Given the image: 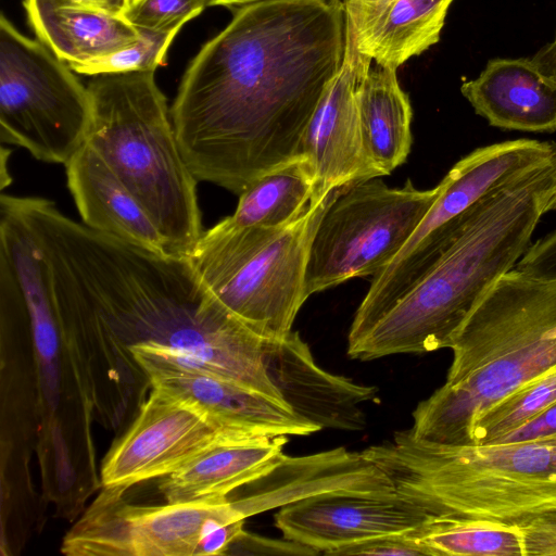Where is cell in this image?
I'll return each instance as SVG.
<instances>
[{"label": "cell", "mask_w": 556, "mask_h": 556, "mask_svg": "<svg viewBox=\"0 0 556 556\" xmlns=\"http://www.w3.org/2000/svg\"><path fill=\"white\" fill-rule=\"evenodd\" d=\"M346 47L344 0L237 8L187 67L170 116L199 181L239 195L302 155V140Z\"/></svg>", "instance_id": "obj_1"}, {"label": "cell", "mask_w": 556, "mask_h": 556, "mask_svg": "<svg viewBox=\"0 0 556 556\" xmlns=\"http://www.w3.org/2000/svg\"><path fill=\"white\" fill-rule=\"evenodd\" d=\"M556 197V152L496 192L437 263L369 329L351 358L427 353L451 345L466 317L531 245Z\"/></svg>", "instance_id": "obj_2"}, {"label": "cell", "mask_w": 556, "mask_h": 556, "mask_svg": "<svg viewBox=\"0 0 556 556\" xmlns=\"http://www.w3.org/2000/svg\"><path fill=\"white\" fill-rule=\"evenodd\" d=\"M445 383L413 413L410 434L441 445L471 444L492 405L556 366V278L504 274L455 332Z\"/></svg>", "instance_id": "obj_3"}, {"label": "cell", "mask_w": 556, "mask_h": 556, "mask_svg": "<svg viewBox=\"0 0 556 556\" xmlns=\"http://www.w3.org/2000/svg\"><path fill=\"white\" fill-rule=\"evenodd\" d=\"M362 452L391 479L399 496L432 517L518 526L556 509V434L441 445L404 430Z\"/></svg>", "instance_id": "obj_4"}, {"label": "cell", "mask_w": 556, "mask_h": 556, "mask_svg": "<svg viewBox=\"0 0 556 556\" xmlns=\"http://www.w3.org/2000/svg\"><path fill=\"white\" fill-rule=\"evenodd\" d=\"M87 88L86 143L144 207L169 251L189 256L204 231L198 180L181 154L155 71L97 75Z\"/></svg>", "instance_id": "obj_5"}, {"label": "cell", "mask_w": 556, "mask_h": 556, "mask_svg": "<svg viewBox=\"0 0 556 556\" xmlns=\"http://www.w3.org/2000/svg\"><path fill=\"white\" fill-rule=\"evenodd\" d=\"M339 190L314 193L306 210L283 226L239 227L225 217L204 230L188 256L201 282L260 334L286 338L308 298L305 275L313 237Z\"/></svg>", "instance_id": "obj_6"}, {"label": "cell", "mask_w": 556, "mask_h": 556, "mask_svg": "<svg viewBox=\"0 0 556 556\" xmlns=\"http://www.w3.org/2000/svg\"><path fill=\"white\" fill-rule=\"evenodd\" d=\"M556 142L517 139L481 147L460 159L441 180L442 191L400 253L371 279L355 312L376 323L444 254L492 197L549 160Z\"/></svg>", "instance_id": "obj_7"}, {"label": "cell", "mask_w": 556, "mask_h": 556, "mask_svg": "<svg viewBox=\"0 0 556 556\" xmlns=\"http://www.w3.org/2000/svg\"><path fill=\"white\" fill-rule=\"evenodd\" d=\"M39 39L0 17V140L38 161L66 163L85 144L88 88Z\"/></svg>", "instance_id": "obj_8"}, {"label": "cell", "mask_w": 556, "mask_h": 556, "mask_svg": "<svg viewBox=\"0 0 556 556\" xmlns=\"http://www.w3.org/2000/svg\"><path fill=\"white\" fill-rule=\"evenodd\" d=\"M410 179L392 188L380 177L340 188L313 237L305 275L307 296L355 277L379 274L400 253L439 198Z\"/></svg>", "instance_id": "obj_9"}, {"label": "cell", "mask_w": 556, "mask_h": 556, "mask_svg": "<svg viewBox=\"0 0 556 556\" xmlns=\"http://www.w3.org/2000/svg\"><path fill=\"white\" fill-rule=\"evenodd\" d=\"M126 489L102 492L65 534L70 556H195L214 529L247 518L230 496L163 505H137Z\"/></svg>", "instance_id": "obj_10"}, {"label": "cell", "mask_w": 556, "mask_h": 556, "mask_svg": "<svg viewBox=\"0 0 556 556\" xmlns=\"http://www.w3.org/2000/svg\"><path fill=\"white\" fill-rule=\"evenodd\" d=\"M127 349L152 390L191 406L226 429L287 437L308 435L321 429L286 402L195 367L169 346L143 341Z\"/></svg>", "instance_id": "obj_11"}, {"label": "cell", "mask_w": 556, "mask_h": 556, "mask_svg": "<svg viewBox=\"0 0 556 556\" xmlns=\"http://www.w3.org/2000/svg\"><path fill=\"white\" fill-rule=\"evenodd\" d=\"M238 434L249 433L226 429L191 406L151 390L130 427L105 455L101 483L127 490L161 479Z\"/></svg>", "instance_id": "obj_12"}, {"label": "cell", "mask_w": 556, "mask_h": 556, "mask_svg": "<svg viewBox=\"0 0 556 556\" xmlns=\"http://www.w3.org/2000/svg\"><path fill=\"white\" fill-rule=\"evenodd\" d=\"M370 65L371 60L357 51L346 24L342 65L327 85L302 140V155L318 194L384 176L367 148L357 101L359 80Z\"/></svg>", "instance_id": "obj_13"}, {"label": "cell", "mask_w": 556, "mask_h": 556, "mask_svg": "<svg viewBox=\"0 0 556 556\" xmlns=\"http://www.w3.org/2000/svg\"><path fill=\"white\" fill-rule=\"evenodd\" d=\"M430 517L397 494L327 495L281 507L275 515V525L283 538L338 556L367 540L417 530Z\"/></svg>", "instance_id": "obj_14"}, {"label": "cell", "mask_w": 556, "mask_h": 556, "mask_svg": "<svg viewBox=\"0 0 556 556\" xmlns=\"http://www.w3.org/2000/svg\"><path fill=\"white\" fill-rule=\"evenodd\" d=\"M240 489V488H239ZM231 496L245 518L300 501L327 495H396L391 479L363 452L337 447L282 459Z\"/></svg>", "instance_id": "obj_15"}, {"label": "cell", "mask_w": 556, "mask_h": 556, "mask_svg": "<svg viewBox=\"0 0 556 556\" xmlns=\"http://www.w3.org/2000/svg\"><path fill=\"white\" fill-rule=\"evenodd\" d=\"M266 363L285 402L300 416L320 428L359 430L365 427L361 404L374 397L377 389L321 369L298 332L270 340Z\"/></svg>", "instance_id": "obj_16"}, {"label": "cell", "mask_w": 556, "mask_h": 556, "mask_svg": "<svg viewBox=\"0 0 556 556\" xmlns=\"http://www.w3.org/2000/svg\"><path fill=\"white\" fill-rule=\"evenodd\" d=\"M460 91L491 126L531 132L556 131V74L536 59H493Z\"/></svg>", "instance_id": "obj_17"}, {"label": "cell", "mask_w": 556, "mask_h": 556, "mask_svg": "<svg viewBox=\"0 0 556 556\" xmlns=\"http://www.w3.org/2000/svg\"><path fill=\"white\" fill-rule=\"evenodd\" d=\"M357 51L381 67L397 70L440 40L453 0H344Z\"/></svg>", "instance_id": "obj_18"}, {"label": "cell", "mask_w": 556, "mask_h": 556, "mask_svg": "<svg viewBox=\"0 0 556 556\" xmlns=\"http://www.w3.org/2000/svg\"><path fill=\"white\" fill-rule=\"evenodd\" d=\"M65 168L84 225L155 253L173 254L144 207L86 142Z\"/></svg>", "instance_id": "obj_19"}, {"label": "cell", "mask_w": 556, "mask_h": 556, "mask_svg": "<svg viewBox=\"0 0 556 556\" xmlns=\"http://www.w3.org/2000/svg\"><path fill=\"white\" fill-rule=\"evenodd\" d=\"M287 442V435L230 437L161 478L159 490L168 503L229 496L273 469L285 456Z\"/></svg>", "instance_id": "obj_20"}, {"label": "cell", "mask_w": 556, "mask_h": 556, "mask_svg": "<svg viewBox=\"0 0 556 556\" xmlns=\"http://www.w3.org/2000/svg\"><path fill=\"white\" fill-rule=\"evenodd\" d=\"M37 38L66 64L87 62L134 45L137 27L123 15L65 0H24Z\"/></svg>", "instance_id": "obj_21"}, {"label": "cell", "mask_w": 556, "mask_h": 556, "mask_svg": "<svg viewBox=\"0 0 556 556\" xmlns=\"http://www.w3.org/2000/svg\"><path fill=\"white\" fill-rule=\"evenodd\" d=\"M357 101L369 153L389 175L406 161L413 142V110L396 70L370 65L359 80Z\"/></svg>", "instance_id": "obj_22"}, {"label": "cell", "mask_w": 556, "mask_h": 556, "mask_svg": "<svg viewBox=\"0 0 556 556\" xmlns=\"http://www.w3.org/2000/svg\"><path fill=\"white\" fill-rule=\"evenodd\" d=\"M315 193L313 174L304 160L274 170L248 186L236 211L227 216L235 226L279 227L296 219Z\"/></svg>", "instance_id": "obj_23"}, {"label": "cell", "mask_w": 556, "mask_h": 556, "mask_svg": "<svg viewBox=\"0 0 556 556\" xmlns=\"http://www.w3.org/2000/svg\"><path fill=\"white\" fill-rule=\"evenodd\" d=\"M416 535L432 556H523L517 526L455 517H430Z\"/></svg>", "instance_id": "obj_24"}, {"label": "cell", "mask_w": 556, "mask_h": 556, "mask_svg": "<svg viewBox=\"0 0 556 556\" xmlns=\"http://www.w3.org/2000/svg\"><path fill=\"white\" fill-rule=\"evenodd\" d=\"M556 402V366L526 382L485 410L471 428V444H490Z\"/></svg>", "instance_id": "obj_25"}, {"label": "cell", "mask_w": 556, "mask_h": 556, "mask_svg": "<svg viewBox=\"0 0 556 556\" xmlns=\"http://www.w3.org/2000/svg\"><path fill=\"white\" fill-rule=\"evenodd\" d=\"M138 29L140 38L134 45L105 56L67 65L76 73L89 76L155 71L166 62L167 50L180 29Z\"/></svg>", "instance_id": "obj_26"}, {"label": "cell", "mask_w": 556, "mask_h": 556, "mask_svg": "<svg viewBox=\"0 0 556 556\" xmlns=\"http://www.w3.org/2000/svg\"><path fill=\"white\" fill-rule=\"evenodd\" d=\"M207 7L210 0H129L123 16L137 28L167 31L180 29Z\"/></svg>", "instance_id": "obj_27"}, {"label": "cell", "mask_w": 556, "mask_h": 556, "mask_svg": "<svg viewBox=\"0 0 556 556\" xmlns=\"http://www.w3.org/2000/svg\"><path fill=\"white\" fill-rule=\"evenodd\" d=\"M343 555L432 556L430 549L416 535V530L383 535L354 544L340 552L338 556Z\"/></svg>", "instance_id": "obj_28"}, {"label": "cell", "mask_w": 556, "mask_h": 556, "mask_svg": "<svg viewBox=\"0 0 556 556\" xmlns=\"http://www.w3.org/2000/svg\"><path fill=\"white\" fill-rule=\"evenodd\" d=\"M523 556H556V509L545 511L517 526Z\"/></svg>", "instance_id": "obj_29"}, {"label": "cell", "mask_w": 556, "mask_h": 556, "mask_svg": "<svg viewBox=\"0 0 556 556\" xmlns=\"http://www.w3.org/2000/svg\"><path fill=\"white\" fill-rule=\"evenodd\" d=\"M317 555V551L287 538L282 540L264 538L244 529L230 544L227 555Z\"/></svg>", "instance_id": "obj_30"}, {"label": "cell", "mask_w": 556, "mask_h": 556, "mask_svg": "<svg viewBox=\"0 0 556 556\" xmlns=\"http://www.w3.org/2000/svg\"><path fill=\"white\" fill-rule=\"evenodd\" d=\"M516 268L545 279L556 278V229L529 247Z\"/></svg>", "instance_id": "obj_31"}, {"label": "cell", "mask_w": 556, "mask_h": 556, "mask_svg": "<svg viewBox=\"0 0 556 556\" xmlns=\"http://www.w3.org/2000/svg\"><path fill=\"white\" fill-rule=\"evenodd\" d=\"M554 434H556V402L494 443L535 440Z\"/></svg>", "instance_id": "obj_32"}, {"label": "cell", "mask_w": 556, "mask_h": 556, "mask_svg": "<svg viewBox=\"0 0 556 556\" xmlns=\"http://www.w3.org/2000/svg\"><path fill=\"white\" fill-rule=\"evenodd\" d=\"M244 521L229 522L208 532L200 543L199 555H227L230 544L243 530Z\"/></svg>", "instance_id": "obj_33"}, {"label": "cell", "mask_w": 556, "mask_h": 556, "mask_svg": "<svg viewBox=\"0 0 556 556\" xmlns=\"http://www.w3.org/2000/svg\"><path fill=\"white\" fill-rule=\"evenodd\" d=\"M74 3H80L85 5H91L100 9L108 10L110 12L123 15L126 10L129 0H65Z\"/></svg>", "instance_id": "obj_34"}, {"label": "cell", "mask_w": 556, "mask_h": 556, "mask_svg": "<svg viewBox=\"0 0 556 556\" xmlns=\"http://www.w3.org/2000/svg\"><path fill=\"white\" fill-rule=\"evenodd\" d=\"M276 1V0H210V5H225L228 8H241L249 4L258 2Z\"/></svg>", "instance_id": "obj_35"}, {"label": "cell", "mask_w": 556, "mask_h": 556, "mask_svg": "<svg viewBox=\"0 0 556 556\" xmlns=\"http://www.w3.org/2000/svg\"><path fill=\"white\" fill-rule=\"evenodd\" d=\"M363 2H381V1H387V0H361Z\"/></svg>", "instance_id": "obj_36"}, {"label": "cell", "mask_w": 556, "mask_h": 556, "mask_svg": "<svg viewBox=\"0 0 556 556\" xmlns=\"http://www.w3.org/2000/svg\"><path fill=\"white\" fill-rule=\"evenodd\" d=\"M555 208H556V197H555V199H554V201L552 203V210H555Z\"/></svg>", "instance_id": "obj_37"}, {"label": "cell", "mask_w": 556, "mask_h": 556, "mask_svg": "<svg viewBox=\"0 0 556 556\" xmlns=\"http://www.w3.org/2000/svg\"><path fill=\"white\" fill-rule=\"evenodd\" d=\"M556 43V42H555Z\"/></svg>", "instance_id": "obj_38"}]
</instances>
